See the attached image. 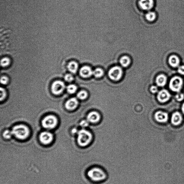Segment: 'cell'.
<instances>
[{"instance_id": "1", "label": "cell", "mask_w": 184, "mask_h": 184, "mask_svg": "<svg viewBox=\"0 0 184 184\" xmlns=\"http://www.w3.org/2000/svg\"><path fill=\"white\" fill-rule=\"evenodd\" d=\"M85 176L90 182L96 184L104 182L108 178V174L106 169L97 165L89 167L86 170Z\"/></svg>"}, {"instance_id": "2", "label": "cell", "mask_w": 184, "mask_h": 184, "mask_svg": "<svg viewBox=\"0 0 184 184\" xmlns=\"http://www.w3.org/2000/svg\"><path fill=\"white\" fill-rule=\"evenodd\" d=\"M92 140V135L89 131L82 129L78 132V142L81 147H87L91 143Z\"/></svg>"}, {"instance_id": "3", "label": "cell", "mask_w": 184, "mask_h": 184, "mask_svg": "<svg viewBox=\"0 0 184 184\" xmlns=\"http://www.w3.org/2000/svg\"><path fill=\"white\" fill-rule=\"evenodd\" d=\"M13 135L17 138L24 140L29 136V131L28 127L23 125H19L15 126L12 129Z\"/></svg>"}, {"instance_id": "4", "label": "cell", "mask_w": 184, "mask_h": 184, "mask_svg": "<svg viewBox=\"0 0 184 184\" xmlns=\"http://www.w3.org/2000/svg\"><path fill=\"white\" fill-rule=\"evenodd\" d=\"M183 80L181 77L175 76L171 79L170 83V89L174 92H179L182 87Z\"/></svg>"}, {"instance_id": "5", "label": "cell", "mask_w": 184, "mask_h": 184, "mask_svg": "<svg viewBox=\"0 0 184 184\" xmlns=\"http://www.w3.org/2000/svg\"><path fill=\"white\" fill-rule=\"evenodd\" d=\"M57 119L55 116L49 115L44 118L42 121L43 127L48 129L53 128L57 124Z\"/></svg>"}, {"instance_id": "6", "label": "cell", "mask_w": 184, "mask_h": 184, "mask_svg": "<svg viewBox=\"0 0 184 184\" xmlns=\"http://www.w3.org/2000/svg\"><path fill=\"white\" fill-rule=\"evenodd\" d=\"M123 74L122 69L121 67L118 66H114L109 71L108 75L112 80L118 81L122 78Z\"/></svg>"}, {"instance_id": "7", "label": "cell", "mask_w": 184, "mask_h": 184, "mask_svg": "<svg viewBox=\"0 0 184 184\" xmlns=\"http://www.w3.org/2000/svg\"><path fill=\"white\" fill-rule=\"evenodd\" d=\"M65 85L62 81H57L52 84V91L54 94L59 95L65 89Z\"/></svg>"}, {"instance_id": "8", "label": "cell", "mask_w": 184, "mask_h": 184, "mask_svg": "<svg viewBox=\"0 0 184 184\" xmlns=\"http://www.w3.org/2000/svg\"><path fill=\"white\" fill-rule=\"evenodd\" d=\"M138 5L142 10L149 11L153 8L154 2V0H140Z\"/></svg>"}, {"instance_id": "9", "label": "cell", "mask_w": 184, "mask_h": 184, "mask_svg": "<svg viewBox=\"0 0 184 184\" xmlns=\"http://www.w3.org/2000/svg\"><path fill=\"white\" fill-rule=\"evenodd\" d=\"M170 97V94L166 90H162L159 92L157 95V100L160 102L164 103L168 101Z\"/></svg>"}, {"instance_id": "10", "label": "cell", "mask_w": 184, "mask_h": 184, "mask_svg": "<svg viewBox=\"0 0 184 184\" xmlns=\"http://www.w3.org/2000/svg\"><path fill=\"white\" fill-rule=\"evenodd\" d=\"M181 59H179V56L176 54H172L168 58V63L169 65L174 68L179 67Z\"/></svg>"}, {"instance_id": "11", "label": "cell", "mask_w": 184, "mask_h": 184, "mask_svg": "<svg viewBox=\"0 0 184 184\" xmlns=\"http://www.w3.org/2000/svg\"><path fill=\"white\" fill-rule=\"evenodd\" d=\"M52 139H53V136L51 133L49 132H43L40 135V141L45 144H50L52 141Z\"/></svg>"}, {"instance_id": "12", "label": "cell", "mask_w": 184, "mask_h": 184, "mask_svg": "<svg viewBox=\"0 0 184 184\" xmlns=\"http://www.w3.org/2000/svg\"><path fill=\"white\" fill-rule=\"evenodd\" d=\"M155 118L156 121L159 122L164 123L167 121L168 115L167 113L160 111L156 113Z\"/></svg>"}, {"instance_id": "13", "label": "cell", "mask_w": 184, "mask_h": 184, "mask_svg": "<svg viewBox=\"0 0 184 184\" xmlns=\"http://www.w3.org/2000/svg\"><path fill=\"white\" fill-rule=\"evenodd\" d=\"M93 71L90 67L85 65L80 69V74L83 78H88L93 75Z\"/></svg>"}, {"instance_id": "14", "label": "cell", "mask_w": 184, "mask_h": 184, "mask_svg": "<svg viewBox=\"0 0 184 184\" xmlns=\"http://www.w3.org/2000/svg\"><path fill=\"white\" fill-rule=\"evenodd\" d=\"M182 119L181 114L177 112H175L172 115L171 122L174 125H178L181 123Z\"/></svg>"}, {"instance_id": "15", "label": "cell", "mask_w": 184, "mask_h": 184, "mask_svg": "<svg viewBox=\"0 0 184 184\" xmlns=\"http://www.w3.org/2000/svg\"><path fill=\"white\" fill-rule=\"evenodd\" d=\"M78 101L75 98L69 99L65 103V106L67 109L72 110L75 109L78 106Z\"/></svg>"}, {"instance_id": "16", "label": "cell", "mask_w": 184, "mask_h": 184, "mask_svg": "<svg viewBox=\"0 0 184 184\" xmlns=\"http://www.w3.org/2000/svg\"><path fill=\"white\" fill-rule=\"evenodd\" d=\"M100 116L98 113L92 112L88 114L87 119L88 121L95 123L98 122L100 119Z\"/></svg>"}, {"instance_id": "17", "label": "cell", "mask_w": 184, "mask_h": 184, "mask_svg": "<svg viewBox=\"0 0 184 184\" xmlns=\"http://www.w3.org/2000/svg\"><path fill=\"white\" fill-rule=\"evenodd\" d=\"M167 78L164 74H160L157 76L156 79V82L157 86L160 87H163L166 85Z\"/></svg>"}, {"instance_id": "18", "label": "cell", "mask_w": 184, "mask_h": 184, "mask_svg": "<svg viewBox=\"0 0 184 184\" xmlns=\"http://www.w3.org/2000/svg\"><path fill=\"white\" fill-rule=\"evenodd\" d=\"M120 64L123 67H127L129 66L131 62V60L128 56H123L119 60Z\"/></svg>"}, {"instance_id": "19", "label": "cell", "mask_w": 184, "mask_h": 184, "mask_svg": "<svg viewBox=\"0 0 184 184\" xmlns=\"http://www.w3.org/2000/svg\"><path fill=\"white\" fill-rule=\"evenodd\" d=\"M145 17L146 20L149 22L155 21L157 18L156 12L153 11H149L146 13Z\"/></svg>"}, {"instance_id": "20", "label": "cell", "mask_w": 184, "mask_h": 184, "mask_svg": "<svg viewBox=\"0 0 184 184\" xmlns=\"http://www.w3.org/2000/svg\"><path fill=\"white\" fill-rule=\"evenodd\" d=\"M78 67V63L75 61L70 62L68 65V70L72 74H75Z\"/></svg>"}, {"instance_id": "21", "label": "cell", "mask_w": 184, "mask_h": 184, "mask_svg": "<svg viewBox=\"0 0 184 184\" xmlns=\"http://www.w3.org/2000/svg\"><path fill=\"white\" fill-rule=\"evenodd\" d=\"M104 74V71L100 68L95 69L93 71V75L94 76L97 78H100L103 76Z\"/></svg>"}, {"instance_id": "22", "label": "cell", "mask_w": 184, "mask_h": 184, "mask_svg": "<svg viewBox=\"0 0 184 184\" xmlns=\"http://www.w3.org/2000/svg\"><path fill=\"white\" fill-rule=\"evenodd\" d=\"M10 63L11 60L8 57L3 58L1 60V66L2 67L8 66Z\"/></svg>"}, {"instance_id": "23", "label": "cell", "mask_w": 184, "mask_h": 184, "mask_svg": "<svg viewBox=\"0 0 184 184\" xmlns=\"http://www.w3.org/2000/svg\"><path fill=\"white\" fill-rule=\"evenodd\" d=\"M77 90V86L75 84H71L67 87V90L69 93L71 94L75 93Z\"/></svg>"}, {"instance_id": "24", "label": "cell", "mask_w": 184, "mask_h": 184, "mask_svg": "<svg viewBox=\"0 0 184 184\" xmlns=\"http://www.w3.org/2000/svg\"><path fill=\"white\" fill-rule=\"evenodd\" d=\"M87 96V93L85 91H80L77 94V97L78 98L81 99V100H84V99H85Z\"/></svg>"}, {"instance_id": "25", "label": "cell", "mask_w": 184, "mask_h": 184, "mask_svg": "<svg viewBox=\"0 0 184 184\" xmlns=\"http://www.w3.org/2000/svg\"><path fill=\"white\" fill-rule=\"evenodd\" d=\"M13 135L12 131L7 130L4 132L3 136L5 138L9 139Z\"/></svg>"}, {"instance_id": "26", "label": "cell", "mask_w": 184, "mask_h": 184, "mask_svg": "<svg viewBox=\"0 0 184 184\" xmlns=\"http://www.w3.org/2000/svg\"><path fill=\"white\" fill-rule=\"evenodd\" d=\"M0 100L2 101L3 100L6 96V92L5 90L3 88L1 87L0 89Z\"/></svg>"}, {"instance_id": "27", "label": "cell", "mask_w": 184, "mask_h": 184, "mask_svg": "<svg viewBox=\"0 0 184 184\" xmlns=\"http://www.w3.org/2000/svg\"><path fill=\"white\" fill-rule=\"evenodd\" d=\"M176 99L178 101H181L183 100L184 99V95L183 94L178 92L176 95Z\"/></svg>"}, {"instance_id": "28", "label": "cell", "mask_w": 184, "mask_h": 184, "mask_svg": "<svg viewBox=\"0 0 184 184\" xmlns=\"http://www.w3.org/2000/svg\"><path fill=\"white\" fill-rule=\"evenodd\" d=\"M65 79L68 82H71L74 80V77L71 74H67L65 76Z\"/></svg>"}, {"instance_id": "29", "label": "cell", "mask_w": 184, "mask_h": 184, "mask_svg": "<svg viewBox=\"0 0 184 184\" xmlns=\"http://www.w3.org/2000/svg\"><path fill=\"white\" fill-rule=\"evenodd\" d=\"M177 71L179 74L184 76V65H180L178 67Z\"/></svg>"}, {"instance_id": "30", "label": "cell", "mask_w": 184, "mask_h": 184, "mask_svg": "<svg viewBox=\"0 0 184 184\" xmlns=\"http://www.w3.org/2000/svg\"><path fill=\"white\" fill-rule=\"evenodd\" d=\"M8 78L5 76H2L1 78V82L2 84H5L8 83Z\"/></svg>"}, {"instance_id": "31", "label": "cell", "mask_w": 184, "mask_h": 184, "mask_svg": "<svg viewBox=\"0 0 184 184\" xmlns=\"http://www.w3.org/2000/svg\"><path fill=\"white\" fill-rule=\"evenodd\" d=\"M88 125H89L88 122L87 121H86V120H83V121H82L80 123L81 126L82 127H87Z\"/></svg>"}, {"instance_id": "32", "label": "cell", "mask_w": 184, "mask_h": 184, "mask_svg": "<svg viewBox=\"0 0 184 184\" xmlns=\"http://www.w3.org/2000/svg\"><path fill=\"white\" fill-rule=\"evenodd\" d=\"M150 90L153 93H156L158 91V89L157 86H153L150 88Z\"/></svg>"}, {"instance_id": "33", "label": "cell", "mask_w": 184, "mask_h": 184, "mask_svg": "<svg viewBox=\"0 0 184 184\" xmlns=\"http://www.w3.org/2000/svg\"><path fill=\"white\" fill-rule=\"evenodd\" d=\"M182 111L183 113L184 114V103L183 104L182 106Z\"/></svg>"}, {"instance_id": "34", "label": "cell", "mask_w": 184, "mask_h": 184, "mask_svg": "<svg viewBox=\"0 0 184 184\" xmlns=\"http://www.w3.org/2000/svg\"><path fill=\"white\" fill-rule=\"evenodd\" d=\"M76 132H77V130H76V129L75 128V129H73L72 132L73 133H75Z\"/></svg>"}]
</instances>
